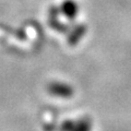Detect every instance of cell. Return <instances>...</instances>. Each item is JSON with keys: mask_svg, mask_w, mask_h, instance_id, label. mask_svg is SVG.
<instances>
[]
</instances>
